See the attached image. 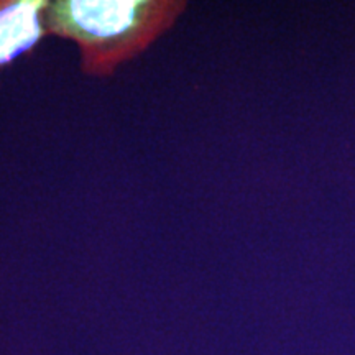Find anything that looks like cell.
Returning a JSON list of instances; mask_svg holds the SVG:
<instances>
[{
    "label": "cell",
    "mask_w": 355,
    "mask_h": 355,
    "mask_svg": "<svg viewBox=\"0 0 355 355\" xmlns=\"http://www.w3.org/2000/svg\"><path fill=\"white\" fill-rule=\"evenodd\" d=\"M188 8L184 0H46V37L74 43L79 69L110 78L170 32Z\"/></svg>",
    "instance_id": "6da1fadb"
},
{
    "label": "cell",
    "mask_w": 355,
    "mask_h": 355,
    "mask_svg": "<svg viewBox=\"0 0 355 355\" xmlns=\"http://www.w3.org/2000/svg\"><path fill=\"white\" fill-rule=\"evenodd\" d=\"M46 0H0V68L26 55L46 37Z\"/></svg>",
    "instance_id": "7a4b0ae2"
}]
</instances>
